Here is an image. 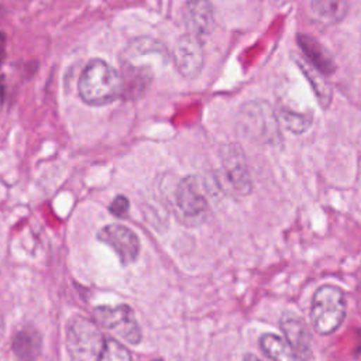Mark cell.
I'll return each instance as SVG.
<instances>
[{
	"label": "cell",
	"instance_id": "obj_1",
	"mask_svg": "<svg viewBox=\"0 0 361 361\" xmlns=\"http://www.w3.org/2000/svg\"><path fill=\"white\" fill-rule=\"evenodd\" d=\"M78 92L89 106L110 104L123 92V78L106 61L92 59L79 76Z\"/></svg>",
	"mask_w": 361,
	"mask_h": 361
},
{
	"label": "cell",
	"instance_id": "obj_2",
	"mask_svg": "<svg viewBox=\"0 0 361 361\" xmlns=\"http://www.w3.org/2000/svg\"><path fill=\"white\" fill-rule=\"evenodd\" d=\"M238 127L257 142L278 145L282 141L278 114L264 100L248 102L240 109Z\"/></svg>",
	"mask_w": 361,
	"mask_h": 361
},
{
	"label": "cell",
	"instance_id": "obj_3",
	"mask_svg": "<svg viewBox=\"0 0 361 361\" xmlns=\"http://www.w3.org/2000/svg\"><path fill=\"white\" fill-rule=\"evenodd\" d=\"M347 314V300L344 292L334 285L320 286L312 299L310 322L320 336L334 333Z\"/></svg>",
	"mask_w": 361,
	"mask_h": 361
},
{
	"label": "cell",
	"instance_id": "obj_4",
	"mask_svg": "<svg viewBox=\"0 0 361 361\" xmlns=\"http://www.w3.org/2000/svg\"><path fill=\"white\" fill-rule=\"evenodd\" d=\"M121 63L126 71L151 78L169 62L166 47L155 38L138 37L131 39L121 52Z\"/></svg>",
	"mask_w": 361,
	"mask_h": 361
},
{
	"label": "cell",
	"instance_id": "obj_5",
	"mask_svg": "<svg viewBox=\"0 0 361 361\" xmlns=\"http://www.w3.org/2000/svg\"><path fill=\"white\" fill-rule=\"evenodd\" d=\"M104 338L97 324L83 316H75L66 326V350L72 361H97Z\"/></svg>",
	"mask_w": 361,
	"mask_h": 361
},
{
	"label": "cell",
	"instance_id": "obj_6",
	"mask_svg": "<svg viewBox=\"0 0 361 361\" xmlns=\"http://www.w3.org/2000/svg\"><path fill=\"white\" fill-rule=\"evenodd\" d=\"M221 159V169L216 176L219 186L231 196L243 197L250 195L252 190V180L244 151L240 145H226L223 148Z\"/></svg>",
	"mask_w": 361,
	"mask_h": 361
},
{
	"label": "cell",
	"instance_id": "obj_7",
	"mask_svg": "<svg viewBox=\"0 0 361 361\" xmlns=\"http://www.w3.org/2000/svg\"><path fill=\"white\" fill-rule=\"evenodd\" d=\"M94 317L100 326L118 336L128 344L137 345L142 338L134 310L127 305L97 306L94 309Z\"/></svg>",
	"mask_w": 361,
	"mask_h": 361
},
{
	"label": "cell",
	"instance_id": "obj_8",
	"mask_svg": "<svg viewBox=\"0 0 361 361\" xmlns=\"http://www.w3.org/2000/svg\"><path fill=\"white\" fill-rule=\"evenodd\" d=\"M175 207L179 217L188 224H199L204 220L209 203L196 176H186L175 188Z\"/></svg>",
	"mask_w": 361,
	"mask_h": 361
},
{
	"label": "cell",
	"instance_id": "obj_9",
	"mask_svg": "<svg viewBox=\"0 0 361 361\" xmlns=\"http://www.w3.org/2000/svg\"><path fill=\"white\" fill-rule=\"evenodd\" d=\"M172 61L182 78L195 79L202 72L204 63L202 39L189 32L182 34L175 42Z\"/></svg>",
	"mask_w": 361,
	"mask_h": 361
},
{
	"label": "cell",
	"instance_id": "obj_10",
	"mask_svg": "<svg viewBox=\"0 0 361 361\" xmlns=\"http://www.w3.org/2000/svg\"><path fill=\"white\" fill-rule=\"evenodd\" d=\"M97 238L109 245L120 258L123 265L133 264L140 254L138 235L128 227L113 223L104 226L99 233Z\"/></svg>",
	"mask_w": 361,
	"mask_h": 361
},
{
	"label": "cell",
	"instance_id": "obj_11",
	"mask_svg": "<svg viewBox=\"0 0 361 361\" xmlns=\"http://www.w3.org/2000/svg\"><path fill=\"white\" fill-rule=\"evenodd\" d=\"M279 327L283 338L288 341L299 361L312 358V336L305 320L292 312H285L281 316Z\"/></svg>",
	"mask_w": 361,
	"mask_h": 361
},
{
	"label": "cell",
	"instance_id": "obj_12",
	"mask_svg": "<svg viewBox=\"0 0 361 361\" xmlns=\"http://www.w3.org/2000/svg\"><path fill=\"white\" fill-rule=\"evenodd\" d=\"M182 16L186 32L200 39L210 35L214 30V8L209 0H189L183 7Z\"/></svg>",
	"mask_w": 361,
	"mask_h": 361
},
{
	"label": "cell",
	"instance_id": "obj_13",
	"mask_svg": "<svg viewBox=\"0 0 361 361\" xmlns=\"http://www.w3.org/2000/svg\"><path fill=\"white\" fill-rule=\"evenodd\" d=\"M296 39L309 65H312L323 75H330L336 71V63L330 56L329 51L316 38L307 34H299Z\"/></svg>",
	"mask_w": 361,
	"mask_h": 361
},
{
	"label": "cell",
	"instance_id": "obj_14",
	"mask_svg": "<svg viewBox=\"0 0 361 361\" xmlns=\"http://www.w3.org/2000/svg\"><path fill=\"white\" fill-rule=\"evenodd\" d=\"M13 351L20 361H37L42 348L39 331L32 326H24L13 337Z\"/></svg>",
	"mask_w": 361,
	"mask_h": 361
},
{
	"label": "cell",
	"instance_id": "obj_15",
	"mask_svg": "<svg viewBox=\"0 0 361 361\" xmlns=\"http://www.w3.org/2000/svg\"><path fill=\"white\" fill-rule=\"evenodd\" d=\"M313 18L324 25L340 23L348 13V0H310Z\"/></svg>",
	"mask_w": 361,
	"mask_h": 361
},
{
	"label": "cell",
	"instance_id": "obj_16",
	"mask_svg": "<svg viewBox=\"0 0 361 361\" xmlns=\"http://www.w3.org/2000/svg\"><path fill=\"white\" fill-rule=\"evenodd\" d=\"M258 343L264 355L271 361H298V357L288 341L278 334L264 333Z\"/></svg>",
	"mask_w": 361,
	"mask_h": 361
},
{
	"label": "cell",
	"instance_id": "obj_17",
	"mask_svg": "<svg viewBox=\"0 0 361 361\" xmlns=\"http://www.w3.org/2000/svg\"><path fill=\"white\" fill-rule=\"evenodd\" d=\"M302 72L306 75L309 83L313 87V92L320 103V106L323 109L329 107L330 102H331V89L329 86V83L323 79V73H320L317 69H314L312 65L309 63H299Z\"/></svg>",
	"mask_w": 361,
	"mask_h": 361
},
{
	"label": "cell",
	"instance_id": "obj_18",
	"mask_svg": "<svg viewBox=\"0 0 361 361\" xmlns=\"http://www.w3.org/2000/svg\"><path fill=\"white\" fill-rule=\"evenodd\" d=\"M278 118L281 126H283L288 131L293 134H302L307 131L313 123L310 114L298 113L288 109H281L278 113Z\"/></svg>",
	"mask_w": 361,
	"mask_h": 361
},
{
	"label": "cell",
	"instance_id": "obj_19",
	"mask_svg": "<svg viewBox=\"0 0 361 361\" xmlns=\"http://www.w3.org/2000/svg\"><path fill=\"white\" fill-rule=\"evenodd\" d=\"M97 361H133V358L124 344L113 337H107Z\"/></svg>",
	"mask_w": 361,
	"mask_h": 361
},
{
	"label": "cell",
	"instance_id": "obj_20",
	"mask_svg": "<svg viewBox=\"0 0 361 361\" xmlns=\"http://www.w3.org/2000/svg\"><path fill=\"white\" fill-rule=\"evenodd\" d=\"M128 209H130V202H128V199H127L126 196H123V195L116 196V197L113 199L110 207H109L110 213H111L113 216L118 217V219H120V217H126L127 213H128Z\"/></svg>",
	"mask_w": 361,
	"mask_h": 361
},
{
	"label": "cell",
	"instance_id": "obj_21",
	"mask_svg": "<svg viewBox=\"0 0 361 361\" xmlns=\"http://www.w3.org/2000/svg\"><path fill=\"white\" fill-rule=\"evenodd\" d=\"M6 59V35L0 32V65Z\"/></svg>",
	"mask_w": 361,
	"mask_h": 361
},
{
	"label": "cell",
	"instance_id": "obj_22",
	"mask_svg": "<svg viewBox=\"0 0 361 361\" xmlns=\"http://www.w3.org/2000/svg\"><path fill=\"white\" fill-rule=\"evenodd\" d=\"M244 361H261L258 357H255L254 354H247L245 357H244Z\"/></svg>",
	"mask_w": 361,
	"mask_h": 361
}]
</instances>
